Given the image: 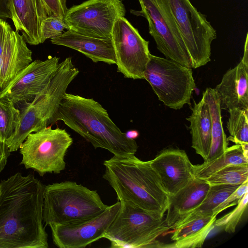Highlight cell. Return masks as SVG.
<instances>
[{
    "label": "cell",
    "instance_id": "cell-1",
    "mask_svg": "<svg viewBox=\"0 0 248 248\" xmlns=\"http://www.w3.org/2000/svg\"><path fill=\"white\" fill-rule=\"evenodd\" d=\"M44 186L17 172L0 183V248H47L43 226Z\"/></svg>",
    "mask_w": 248,
    "mask_h": 248
},
{
    "label": "cell",
    "instance_id": "cell-2",
    "mask_svg": "<svg viewBox=\"0 0 248 248\" xmlns=\"http://www.w3.org/2000/svg\"><path fill=\"white\" fill-rule=\"evenodd\" d=\"M62 121L95 149H104L116 156L135 155L138 146L109 118L106 109L93 98L65 93L52 121Z\"/></svg>",
    "mask_w": 248,
    "mask_h": 248
},
{
    "label": "cell",
    "instance_id": "cell-3",
    "mask_svg": "<svg viewBox=\"0 0 248 248\" xmlns=\"http://www.w3.org/2000/svg\"><path fill=\"white\" fill-rule=\"evenodd\" d=\"M103 178L114 190L118 201L129 202L157 219L164 217L169 196L149 161L135 155H113L103 163Z\"/></svg>",
    "mask_w": 248,
    "mask_h": 248
},
{
    "label": "cell",
    "instance_id": "cell-4",
    "mask_svg": "<svg viewBox=\"0 0 248 248\" xmlns=\"http://www.w3.org/2000/svg\"><path fill=\"white\" fill-rule=\"evenodd\" d=\"M109 205L95 190L66 181L45 187L43 222L50 227L78 223L97 217Z\"/></svg>",
    "mask_w": 248,
    "mask_h": 248
},
{
    "label": "cell",
    "instance_id": "cell-5",
    "mask_svg": "<svg viewBox=\"0 0 248 248\" xmlns=\"http://www.w3.org/2000/svg\"><path fill=\"white\" fill-rule=\"evenodd\" d=\"M79 72L71 57L59 63L46 89L20 110L19 124L13 135L5 141L10 152L16 151L29 134L52 124L68 86Z\"/></svg>",
    "mask_w": 248,
    "mask_h": 248
},
{
    "label": "cell",
    "instance_id": "cell-6",
    "mask_svg": "<svg viewBox=\"0 0 248 248\" xmlns=\"http://www.w3.org/2000/svg\"><path fill=\"white\" fill-rule=\"evenodd\" d=\"M103 238L115 248L162 247L157 238L170 227L164 217L157 219L141 208L124 201Z\"/></svg>",
    "mask_w": 248,
    "mask_h": 248
},
{
    "label": "cell",
    "instance_id": "cell-7",
    "mask_svg": "<svg viewBox=\"0 0 248 248\" xmlns=\"http://www.w3.org/2000/svg\"><path fill=\"white\" fill-rule=\"evenodd\" d=\"M143 79L166 106L178 110L186 104L191 105L192 93L196 88L191 68L151 54Z\"/></svg>",
    "mask_w": 248,
    "mask_h": 248
},
{
    "label": "cell",
    "instance_id": "cell-8",
    "mask_svg": "<svg viewBox=\"0 0 248 248\" xmlns=\"http://www.w3.org/2000/svg\"><path fill=\"white\" fill-rule=\"evenodd\" d=\"M73 143L63 129L47 126L28 135L19 147L20 164L32 169L43 176L46 173H60L65 168V156Z\"/></svg>",
    "mask_w": 248,
    "mask_h": 248
},
{
    "label": "cell",
    "instance_id": "cell-9",
    "mask_svg": "<svg viewBox=\"0 0 248 248\" xmlns=\"http://www.w3.org/2000/svg\"><path fill=\"white\" fill-rule=\"evenodd\" d=\"M167 0L190 56L192 68L206 65L211 61V44L217 37L216 30L190 0Z\"/></svg>",
    "mask_w": 248,
    "mask_h": 248
},
{
    "label": "cell",
    "instance_id": "cell-10",
    "mask_svg": "<svg viewBox=\"0 0 248 248\" xmlns=\"http://www.w3.org/2000/svg\"><path fill=\"white\" fill-rule=\"evenodd\" d=\"M150 35L167 59L189 68L192 63L180 31L167 0H139Z\"/></svg>",
    "mask_w": 248,
    "mask_h": 248
},
{
    "label": "cell",
    "instance_id": "cell-11",
    "mask_svg": "<svg viewBox=\"0 0 248 248\" xmlns=\"http://www.w3.org/2000/svg\"><path fill=\"white\" fill-rule=\"evenodd\" d=\"M121 0H88L68 9L64 20L69 30L96 38H111L114 25L124 17Z\"/></svg>",
    "mask_w": 248,
    "mask_h": 248
},
{
    "label": "cell",
    "instance_id": "cell-12",
    "mask_svg": "<svg viewBox=\"0 0 248 248\" xmlns=\"http://www.w3.org/2000/svg\"><path fill=\"white\" fill-rule=\"evenodd\" d=\"M111 38L117 72L124 78L143 79V72L150 58L149 41L124 17L115 22Z\"/></svg>",
    "mask_w": 248,
    "mask_h": 248
},
{
    "label": "cell",
    "instance_id": "cell-13",
    "mask_svg": "<svg viewBox=\"0 0 248 248\" xmlns=\"http://www.w3.org/2000/svg\"><path fill=\"white\" fill-rule=\"evenodd\" d=\"M59 60L49 56L44 61H32L0 90V98L15 104L30 103L47 86L57 71Z\"/></svg>",
    "mask_w": 248,
    "mask_h": 248
},
{
    "label": "cell",
    "instance_id": "cell-14",
    "mask_svg": "<svg viewBox=\"0 0 248 248\" xmlns=\"http://www.w3.org/2000/svg\"><path fill=\"white\" fill-rule=\"evenodd\" d=\"M120 205L118 201L99 215L83 222L51 227L53 243L59 248H84L103 238Z\"/></svg>",
    "mask_w": 248,
    "mask_h": 248
},
{
    "label": "cell",
    "instance_id": "cell-15",
    "mask_svg": "<svg viewBox=\"0 0 248 248\" xmlns=\"http://www.w3.org/2000/svg\"><path fill=\"white\" fill-rule=\"evenodd\" d=\"M150 162L169 196L176 193L194 177L193 164L186 152L179 148H165Z\"/></svg>",
    "mask_w": 248,
    "mask_h": 248
},
{
    "label": "cell",
    "instance_id": "cell-16",
    "mask_svg": "<svg viewBox=\"0 0 248 248\" xmlns=\"http://www.w3.org/2000/svg\"><path fill=\"white\" fill-rule=\"evenodd\" d=\"M8 9L16 31L31 45L41 43V26L48 16L43 0H8Z\"/></svg>",
    "mask_w": 248,
    "mask_h": 248
},
{
    "label": "cell",
    "instance_id": "cell-17",
    "mask_svg": "<svg viewBox=\"0 0 248 248\" xmlns=\"http://www.w3.org/2000/svg\"><path fill=\"white\" fill-rule=\"evenodd\" d=\"M248 63L241 60L223 75L215 90L221 109L248 110Z\"/></svg>",
    "mask_w": 248,
    "mask_h": 248
},
{
    "label": "cell",
    "instance_id": "cell-18",
    "mask_svg": "<svg viewBox=\"0 0 248 248\" xmlns=\"http://www.w3.org/2000/svg\"><path fill=\"white\" fill-rule=\"evenodd\" d=\"M51 42L76 50L94 62H100L108 64L116 62L112 38H96L68 30L51 39Z\"/></svg>",
    "mask_w": 248,
    "mask_h": 248
},
{
    "label": "cell",
    "instance_id": "cell-19",
    "mask_svg": "<svg viewBox=\"0 0 248 248\" xmlns=\"http://www.w3.org/2000/svg\"><path fill=\"white\" fill-rule=\"evenodd\" d=\"M210 186L205 180L193 177L176 193L169 196L165 219L170 229H174L181 220L200 205Z\"/></svg>",
    "mask_w": 248,
    "mask_h": 248
},
{
    "label": "cell",
    "instance_id": "cell-20",
    "mask_svg": "<svg viewBox=\"0 0 248 248\" xmlns=\"http://www.w3.org/2000/svg\"><path fill=\"white\" fill-rule=\"evenodd\" d=\"M32 61V52L22 35L12 30L0 56V90Z\"/></svg>",
    "mask_w": 248,
    "mask_h": 248
},
{
    "label": "cell",
    "instance_id": "cell-21",
    "mask_svg": "<svg viewBox=\"0 0 248 248\" xmlns=\"http://www.w3.org/2000/svg\"><path fill=\"white\" fill-rule=\"evenodd\" d=\"M190 108L191 114L186 118L190 122L192 148L205 161L209 154L211 145L212 120L207 103L202 98Z\"/></svg>",
    "mask_w": 248,
    "mask_h": 248
},
{
    "label": "cell",
    "instance_id": "cell-22",
    "mask_svg": "<svg viewBox=\"0 0 248 248\" xmlns=\"http://www.w3.org/2000/svg\"><path fill=\"white\" fill-rule=\"evenodd\" d=\"M217 216L195 218L176 226L170 238L174 242L165 245L164 248H201L207 235L215 227Z\"/></svg>",
    "mask_w": 248,
    "mask_h": 248
},
{
    "label": "cell",
    "instance_id": "cell-23",
    "mask_svg": "<svg viewBox=\"0 0 248 248\" xmlns=\"http://www.w3.org/2000/svg\"><path fill=\"white\" fill-rule=\"evenodd\" d=\"M202 98L209 106L212 120L211 148L204 161L209 162L224 153L228 147V141L223 128L219 101L215 89L206 88L202 93Z\"/></svg>",
    "mask_w": 248,
    "mask_h": 248
},
{
    "label": "cell",
    "instance_id": "cell-24",
    "mask_svg": "<svg viewBox=\"0 0 248 248\" xmlns=\"http://www.w3.org/2000/svg\"><path fill=\"white\" fill-rule=\"evenodd\" d=\"M248 164L240 144L227 147L224 153L216 159L202 164L192 165V173L195 178L204 179L230 164Z\"/></svg>",
    "mask_w": 248,
    "mask_h": 248
},
{
    "label": "cell",
    "instance_id": "cell-25",
    "mask_svg": "<svg viewBox=\"0 0 248 248\" xmlns=\"http://www.w3.org/2000/svg\"><path fill=\"white\" fill-rule=\"evenodd\" d=\"M240 185L210 186L205 199L200 205L181 220L176 226L195 218L214 216V209L232 194Z\"/></svg>",
    "mask_w": 248,
    "mask_h": 248
},
{
    "label": "cell",
    "instance_id": "cell-26",
    "mask_svg": "<svg viewBox=\"0 0 248 248\" xmlns=\"http://www.w3.org/2000/svg\"><path fill=\"white\" fill-rule=\"evenodd\" d=\"M202 180L210 186L241 185L248 181V164H230Z\"/></svg>",
    "mask_w": 248,
    "mask_h": 248
},
{
    "label": "cell",
    "instance_id": "cell-27",
    "mask_svg": "<svg viewBox=\"0 0 248 248\" xmlns=\"http://www.w3.org/2000/svg\"><path fill=\"white\" fill-rule=\"evenodd\" d=\"M228 111L229 117L226 127L230 136L227 141L240 145L248 143V110L232 108Z\"/></svg>",
    "mask_w": 248,
    "mask_h": 248
},
{
    "label": "cell",
    "instance_id": "cell-28",
    "mask_svg": "<svg viewBox=\"0 0 248 248\" xmlns=\"http://www.w3.org/2000/svg\"><path fill=\"white\" fill-rule=\"evenodd\" d=\"M20 110L15 104L0 98V139L5 142L14 133L20 121Z\"/></svg>",
    "mask_w": 248,
    "mask_h": 248
},
{
    "label": "cell",
    "instance_id": "cell-29",
    "mask_svg": "<svg viewBox=\"0 0 248 248\" xmlns=\"http://www.w3.org/2000/svg\"><path fill=\"white\" fill-rule=\"evenodd\" d=\"M248 202V192L244 195L232 211L222 217L216 219L214 222L215 227H220L229 233H233L247 207Z\"/></svg>",
    "mask_w": 248,
    "mask_h": 248
},
{
    "label": "cell",
    "instance_id": "cell-30",
    "mask_svg": "<svg viewBox=\"0 0 248 248\" xmlns=\"http://www.w3.org/2000/svg\"><path fill=\"white\" fill-rule=\"evenodd\" d=\"M65 29L68 30L69 28L63 18L48 16L41 24V43L46 39H52L61 35Z\"/></svg>",
    "mask_w": 248,
    "mask_h": 248
},
{
    "label": "cell",
    "instance_id": "cell-31",
    "mask_svg": "<svg viewBox=\"0 0 248 248\" xmlns=\"http://www.w3.org/2000/svg\"><path fill=\"white\" fill-rule=\"evenodd\" d=\"M248 192V181L242 184L231 194L225 201L218 205L214 210L213 214L217 216L222 211L232 206L236 205L244 195Z\"/></svg>",
    "mask_w": 248,
    "mask_h": 248
},
{
    "label": "cell",
    "instance_id": "cell-32",
    "mask_svg": "<svg viewBox=\"0 0 248 248\" xmlns=\"http://www.w3.org/2000/svg\"><path fill=\"white\" fill-rule=\"evenodd\" d=\"M48 16L64 18L68 10L65 0H43Z\"/></svg>",
    "mask_w": 248,
    "mask_h": 248
},
{
    "label": "cell",
    "instance_id": "cell-33",
    "mask_svg": "<svg viewBox=\"0 0 248 248\" xmlns=\"http://www.w3.org/2000/svg\"><path fill=\"white\" fill-rule=\"evenodd\" d=\"M12 30L4 19L0 18V56L2 53L6 40Z\"/></svg>",
    "mask_w": 248,
    "mask_h": 248
},
{
    "label": "cell",
    "instance_id": "cell-34",
    "mask_svg": "<svg viewBox=\"0 0 248 248\" xmlns=\"http://www.w3.org/2000/svg\"><path fill=\"white\" fill-rule=\"evenodd\" d=\"M10 155V151L5 142L0 139V172L4 168Z\"/></svg>",
    "mask_w": 248,
    "mask_h": 248
},
{
    "label": "cell",
    "instance_id": "cell-35",
    "mask_svg": "<svg viewBox=\"0 0 248 248\" xmlns=\"http://www.w3.org/2000/svg\"><path fill=\"white\" fill-rule=\"evenodd\" d=\"M0 18H11V15L8 9V0H0Z\"/></svg>",
    "mask_w": 248,
    "mask_h": 248
},
{
    "label": "cell",
    "instance_id": "cell-36",
    "mask_svg": "<svg viewBox=\"0 0 248 248\" xmlns=\"http://www.w3.org/2000/svg\"><path fill=\"white\" fill-rule=\"evenodd\" d=\"M125 134L128 138L132 139H134L139 136V133L135 130L129 131Z\"/></svg>",
    "mask_w": 248,
    "mask_h": 248
}]
</instances>
